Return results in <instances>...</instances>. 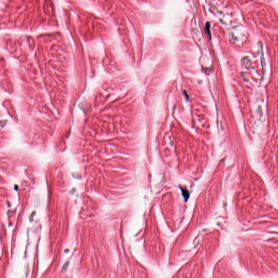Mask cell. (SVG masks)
I'll list each match as a JSON object with an SVG mask.
<instances>
[{
	"instance_id": "1",
	"label": "cell",
	"mask_w": 278,
	"mask_h": 278,
	"mask_svg": "<svg viewBox=\"0 0 278 278\" xmlns=\"http://www.w3.org/2000/svg\"><path fill=\"white\" fill-rule=\"evenodd\" d=\"M205 31H206L207 34L209 36L210 39H211V32H210V23L209 22H207L205 24Z\"/></svg>"
}]
</instances>
